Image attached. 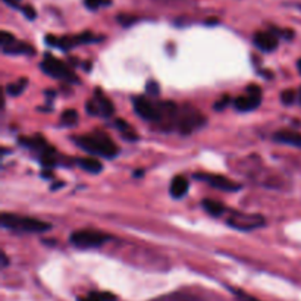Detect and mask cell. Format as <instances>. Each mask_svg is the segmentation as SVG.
I'll list each match as a JSON object with an SVG mask.
<instances>
[{
    "label": "cell",
    "instance_id": "15",
    "mask_svg": "<svg viewBox=\"0 0 301 301\" xmlns=\"http://www.w3.org/2000/svg\"><path fill=\"white\" fill-rule=\"evenodd\" d=\"M188 188H190V185H188L187 178L182 175H178L172 179L171 187H169V193L173 198H182L188 193Z\"/></svg>",
    "mask_w": 301,
    "mask_h": 301
},
{
    "label": "cell",
    "instance_id": "32",
    "mask_svg": "<svg viewBox=\"0 0 301 301\" xmlns=\"http://www.w3.org/2000/svg\"><path fill=\"white\" fill-rule=\"evenodd\" d=\"M247 94H251V96H257V97H261V88L257 86V84H250L247 86L245 88Z\"/></svg>",
    "mask_w": 301,
    "mask_h": 301
},
{
    "label": "cell",
    "instance_id": "28",
    "mask_svg": "<svg viewBox=\"0 0 301 301\" xmlns=\"http://www.w3.org/2000/svg\"><path fill=\"white\" fill-rule=\"evenodd\" d=\"M295 100V91L294 90H285L280 93V102L285 105V106H289L292 105Z\"/></svg>",
    "mask_w": 301,
    "mask_h": 301
},
{
    "label": "cell",
    "instance_id": "24",
    "mask_svg": "<svg viewBox=\"0 0 301 301\" xmlns=\"http://www.w3.org/2000/svg\"><path fill=\"white\" fill-rule=\"evenodd\" d=\"M231 292L235 295V298H236L238 301H260V300H257L256 297H253L251 294H247L245 291L238 289V288H231Z\"/></svg>",
    "mask_w": 301,
    "mask_h": 301
},
{
    "label": "cell",
    "instance_id": "4",
    "mask_svg": "<svg viewBox=\"0 0 301 301\" xmlns=\"http://www.w3.org/2000/svg\"><path fill=\"white\" fill-rule=\"evenodd\" d=\"M206 122V118L203 116V113H200L198 110H195L191 106H182L178 110V116H176V124L175 127L178 128V131L184 135L191 134L193 131L203 127V124Z\"/></svg>",
    "mask_w": 301,
    "mask_h": 301
},
{
    "label": "cell",
    "instance_id": "1",
    "mask_svg": "<svg viewBox=\"0 0 301 301\" xmlns=\"http://www.w3.org/2000/svg\"><path fill=\"white\" fill-rule=\"evenodd\" d=\"M74 141L78 147H81L83 150L94 156L113 159L119 154V147L113 143V140L108 134H103L100 131L81 135V137H75Z\"/></svg>",
    "mask_w": 301,
    "mask_h": 301
},
{
    "label": "cell",
    "instance_id": "16",
    "mask_svg": "<svg viewBox=\"0 0 301 301\" xmlns=\"http://www.w3.org/2000/svg\"><path fill=\"white\" fill-rule=\"evenodd\" d=\"M5 55H24V56H33L36 55V49L28 44V43H22V42H15L14 44H11L9 47L3 49Z\"/></svg>",
    "mask_w": 301,
    "mask_h": 301
},
{
    "label": "cell",
    "instance_id": "12",
    "mask_svg": "<svg viewBox=\"0 0 301 301\" xmlns=\"http://www.w3.org/2000/svg\"><path fill=\"white\" fill-rule=\"evenodd\" d=\"M273 141L301 149V134L297 132V131H289V129L278 131V132L273 134Z\"/></svg>",
    "mask_w": 301,
    "mask_h": 301
},
{
    "label": "cell",
    "instance_id": "10",
    "mask_svg": "<svg viewBox=\"0 0 301 301\" xmlns=\"http://www.w3.org/2000/svg\"><path fill=\"white\" fill-rule=\"evenodd\" d=\"M194 178L198 179V181H203V182L209 184L210 187H213V188H216V190L225 191V193H234V191L241 190V184L234 182L232 179H229V178H226V176H223V175H216V173H195Z\"/></svg>",
    "mask_w": 301,
    "mask_h": 301
},
{
    "label": "cell",
    "instance_id": "37",
    "mask_svg": "<svg viewBox=\"0 0 301 301\" xmlns=\"http://www.w3.org/2000/svg\"><path fill=\"white\" fill-rule=\"evenodd\" d=\"M300 102H301V91H300Z\"/></svg>",
    "mask_w": 301,
    "mask_h": 301
},
{
    "label": "cell",
    "instance_id": "23",
    "mask_svg": "<svg viewBox=\"0 0 301 301\" xmlns=\"http://www.w3.org/2000/svg\"><path fill=\"white\" fill-rule=\"evenodd\" d=\"M84 5L90 11H97L102 6H110L112 0H84Z\"/></svg>",
    "mask_w": 301,
    "mask_h": 301
},
{
    "label": "cell",
    "instance_id": "11",
    "mask_svg": "<svg viewBox=\"0 0 301 301\" xmlns=\"http://www.w3.org/2000/svg\"><path fill=\"white\" fill-rule=\"evenodd\" d=\"M279 37L275 36L272 31H261V33H256L254 34V39H253V43L254 46L264 52V53H270V52H275L278 49V40Z\"/></svg>",
    "mask_w": 301,
    "mask_h": 301
},
{
    "label": "cell",
    "instance_id": "29",
    "mask_svg": "<svg viewBox=\"0 0 301 301\" xmlns=\"http://www.w3.org/2000/svg\"><path fill=\"white\" fill-rule=\"evenodd\" d=\"M21 11H22V14L25 15V18L30 20V21H33V20L37 18V12H36V9H34L31 5H25L24 8H21Z\"/></svg>",
    "mask_w": 301,
    "mask_h": 301
},
{
    "label": "cell",
    "instance_id": "21",
    "mask_svg": "<svg viewBox=\"0 0 301 301\" xmlns=\"http://www.w3.org/2000/svg\"><path fill=\"white\" fill-rule=\"evenodd\" d=\"M78 301H116V295L112 292H90L87 297L78 298Z\"/></svg>",
    "mask_w": 301,
    "mask_h": 301
},
{
    "label": "cell",
    "instance_id": "20",
    "mask_svg": "<svg viewBox=\"0 0 301 301\" xmlns=\"http://www.w3.org/2000/svg\"><path fill=\"white\" fill-rule=\"evenodd\" d=\"M115 125H116V128L121 131V134H122V137L125 138V140H131V141H137L138 140V135H137V132L131 128V125L128 124V122H125L124 119H116L115 121Z\"/></svg>",
    "mask_w": 301,
    "mask_h": 301
},
{
    "label": "cell",
    "instance_id": "2",
    "mask_svg": "<svg viewBox=\"0 0 301 301\" xmlns=\"http://www.w3.org/2000/svg\"><path fill=\"white\" fill-rule=\"evenodd\" d=\"M0 223H2L3 228L17 231V232H46L52 228L50 223L43 222L40 219L12 215V213H2V216H0Z\"/></svg>",
    "mask_w": 301,
    "mask_h": 301
},
{
    "label": "cell",
    "instance_id": "22",
    "mask_svg": "<svg viewBox=\"0 0 301 301\" xmlns=\"http://www.w3.org/2000/svg\"><path fill=\"white\" fill-rule=\"evenodd\" d=\"M78 124V112L74 109H68L62 113L61 116V127L64 128H69Z\"/></svg>",
    "mask_w": 301,
    "mask_h": 301
},
{
    "label": "cell",
    "instance_id": "27",
    "mask_svg": "<svg viewBox=\"0 0 301 301\" xmlns=\"http://www.w3.org/2000/svg\"><path fill=\"white\" fill-rule=\"evenodd\" d=\"M229 103H231V97H229L228 94H226V96H222L219 100L215 102L213 109H215L216 112H222L223 109H226V108L229 106Z\"/></svg>",
    "mask_w": 301,
    "mask_h": 301
},
{
    "label": "cell",
    "instance_id": "26",
    "mask_svg": "<svg viewBox=\"0 0 301 301\" xmlns=\"http://www.w3.org/2000/svg\"><path fill=\"white\" fill-rule=\"evenodd\" d=\"M156 301H195L191 295H182V294H173V295H166L162 297Z\"/></svg>",
    "mask_w": 301,
    "mask_h": 301
},
{
    "label": "cell",
    "instance_id": "17",
    "mask_svg": "<svg viewBox=\"0 0 301 301\" xmlns=\"http://www.w3.org/2000/svg\"><path fill=\"white\" fill-rule=\"evenodd\" d=\"M78 166L83 168L84 171L90 172V173H100L103 171V165L102 162H99L94 157H84V159H78L77 160Z\"/></svg>",
    "mask_w": 301,
    "mask_h": 301
},
{
    "label": "cell",
    "instance_id": "7",
    "mask_svg": "<svg viewBox=\"0 0 301 301\" xmlns=\"http://www.w3.org/2000/svg\"><path fill=\"white\" fill-rule=\"evenodd\" d=\"M228 225L238 229V231H253L256 228H260L264 225V219L260 215H250V213H241V212H232L228 217Z\"/></svg>",
    "mask_w": 301,
    "mask_h": 301
},
{
    "label": "cell",
    "instance_id": "34",
    "mask_svg": "<svg viewBox=\"0 0 301 301\" xmlns=\"http://www.w3.org/2000/svg\"><path fill=\"white\" fill-rule=\"evenodd\" d=\"M9 264V260H8V256L5 253H2V267H6Z\"/></svg>",
    "mask_w": 301,
    "mask_h": 301
},
{
    "label": "cell",
    "instance_id": "33",
    "mask_svg": "<svg viewBox=\"0 0 301 301\" xmlns=\"http://www.w3.org/2000/svg\"><path fill=\"white\" fill-rule=\"evenodd\" d=\"M3 2L8 5V6H11V8H20V2H21V0H3Z\"/></svg>",
    "mask_w": 301,
    "mask_h": 301
},
{
    "label": "cell",
    "instance_id": "6",
    "mask_svg": "<svg viewBox=\"0 0 301 301\" xmlns=\"http://www.w3.org/2000/svg\"><path fill=\"white\" fill-rule=\"evenodd\" d=\"M46 43L49 46H53V47H59L62 50H69L78 44H84V43H96V42H102L103 37H96L93 36L91 33H83L80 36H74V37H55V36H47L46 39Z\"/></svg>",
    "mask_w": 301,
    "mask_h": 301
},
{
    "label": "cell",
    "instance_id": "36",
    "mask_svg": "<svg viewBox=\"0 0 301 301\" xmlns=\"http://www.w3.org/2000/svg\"><path fill=\"white\" fill-rule=\"evenodd\" d=\"M134 176H143V171H137V172L134 173Z\"/></svg>",
    "mask_w": 301,
    "mask_h": 301
},
{
    "label": "cell",
    "instance_id": "19",
    "mask_svg": "<svg viewBox=\"0 0 301 301\" xmlns=\"http://www.w3.org/2000/svg\"><path fill=\"white\" fill-rule=\"evenodd\" d=\"M27 86H28V80L27 78H20L17 83H11V84L6 86V94L12 96V97H18L25 91Z\"/></svg>",
    "mask_w": 301,
    "mask_h": 301
},
{
    "label": "cell",
    "instance_id": "13",
    "mask_svg": "<svg viewBox=\"0 0 301 301\" xmlns=\"http://www.w3.org/2000/svg\"><path fill=\"white\" fill-rule=\"evenodd\" d=\"M260 103H261V97L245 94V96L236 97L234 102V106L238 112H251V110L257 109L260 106Z\"/></svg>",
    "mask_w": 301,
    "mask_h": 301
},
{
    "label": "cell",
    "instance_id": "25",
    "mask_svg": "<svg viewBox=\"0 0 301 301\" xmlns=\"http://www.w3.org/2000/svg\"><path fill=\"white\" fill-rule=\"evenodd\" d=\"M17 40H15V37H14V34L12 33H9V31H2L0 33V44H2V47L5 49V47H9L11 44H14Z\"/></svg>",
    "mask_w": 301,
    "mask_h": 301
},
{
    "label": "cell",
    "instance_id": "30",
    "mask_svg": "<svg viewBox=\"0 0 301 301\" xmlns=\"http://www.w3.org/2000/svg\"><path fill=\"white\" fill-rule=\"evenodd\" d=\"M146 90L150 96H157L160 93V88H159V84L154 81V80H150L146 86Z\"/></svg>",
    "mask_w": 301,
    "mask_h": 301
},
{
    "label": "cell",
    "instance_id": "31",
    "mask_svg": "<svg viewBox=\"0 0 301 301\" xmlns=\"http://www.w3.org/2000/svg\"><path fill=\"white\" fill-rule=\"evenodd\" d=\"M116 20H118V22L122 24L124 27H128V25L137 22V18H135V17H129V15H119Z\"/></svg>",
    "mask_w": 301,
    "mask_h": 301
},
{
    "label": "cell",
    "instance_id": "8",
    "mask_svg": "<svg viewBox=\"0 0 301 301\" xmlns=\"http://www.w3.org/2000/svg\"><path fill=\"white\" fill-rule=\"evenodd\" d=\"M132 106H134L135 113L141 119L151 121V122H160L162 112H160L159 103H153L144 96H137L132 99Z\"/></svg>",
    "mask_w": 301,
    "mask_h": 301
},
{
    "label": "cell",
    "instance_id": "5",
    "mask_svg": "<svg viewBox=\"0 0 301 301\" xmlns=\"http://www.w3.org/2000/svg\"><path fill=\"white\" fill-rule=\"evenodd\" d=\"M110 236L108 234L99 232V231H91V229H81L75 231L71 236L69 241L72 245L78 248H96L102 247L105 242H108Z\"/></svg>",
    "mask_w": 301,
    "mask_h": 301
},
{
    "label": "cell",
    "instance_id": "35",
    "mask_svg": "<svg viewBox=\"0 0 301 301\" xmlns=\"http://www.w3.org/2000/svg\"><path fill=\"white\" fill-rule=\"evenodd\" d=\"M297 69H298V74L301 75V59L297 61Z\"/></svg>",
    "mask_w": 301,
    "mask_h": 301
},
{
    "label": "cell",
    "instance_id": "14",
    "mask_svg": "<svg viewBox=\"0 0 301 301\" xmlns=\"http://www.w3.org/2000/svg\"><path fill=\"white\" fill-rule=\"evenodd\" d=\"M20 144L24 146V147H27V149H31V150L37 151V154L42 153L44 149L49 147L47 141H46L44 137L40 135V134L33 135V137H21V138H20Z\"/></svg>",
    "mask_w": 301,
    "mask_h": 301
},
{
    "label": "cell",
    "instance_id": "18",
    "mask_svg": "<svg viewBox=\"0 0 301 301\" xmlns=\"http://www.w3.org/2000/svg\"><path fill=\"white\" fill-rule=\"evenodd\" d=\"M201 206L209 215H212L215 217H219L225 213V206L220 201H216V200H212V198H204L201 201Z\"/></svg>",
    "mask_w": 301,
    "mask_h": 301
},
{
    "label": "cell",
    "instance_id": "9",
    "mask_svg": "<svg viewBox=\"0 0 301 301\" xmlns=\"http://www.w3.org/2000/svg\"><path fill=\"white\" fill-rule=\"evenodd\" d=\"M86 109L93 116H106V118H109L115 113V108H113L112 102L100 91V88L96 90L94 99L87 102Z\"/></svg>",
    "mask_w": 301,
    "mask_h": 301
},
{
    "label": "cell",
    "instance_id": "3",
    "mask_svg": "<svg viewBox=\"0 0 301 301\" xmlns=\"http://www.w3.org/2000/svg\"><path fill=\"white\" fill-rule=\"evenodd\" d=\"M40 68L42 71L52 77V78H56V80H64V81H68V83H74V84H78L80 80L78 77L74 74V71L66 66L62 61L53 58L52 55H46L43 62L40 64Z\"/></svg>",
    "mask_w": 301,
    "mask_h": 301
}]
</instances>
